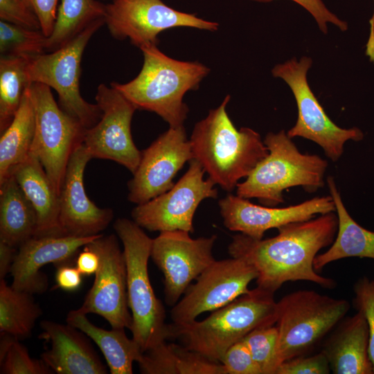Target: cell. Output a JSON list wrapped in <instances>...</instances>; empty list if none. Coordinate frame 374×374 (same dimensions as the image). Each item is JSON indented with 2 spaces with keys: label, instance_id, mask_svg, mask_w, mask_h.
I'll use <instances>...</instances> for the list:
<instances>
[{
  "label": "cell",
  "instance_id": "21",
  "mask_svg": "<svg viewBox=\"0 0 374 374\" xmlns=\"http://www.w3.org/2000/svg\"><path fill=\"white\" fill-rule=\"evenodd\" d=\"M39 338L48 344L41 359L57 374H106L107 367L87 336L68 324L44 320Z\"/></svg>",
  "mask_w": 374,
  "mask_h": 374
},
{
  "label": "cell",
  "instance_id": "14",
  "mask_svg": "<svg viewBox=\"0 0 374 374\" xmlns=\"http://www.w3.org/2000/svg\"><path fill=\"white\" fill-rule=\"evenodd\" d=\"M95 100L102 115L95 125L86 130L82 143L92 159L115 161L133 174L141 156L131 132L137 108L116 89L103 83L98 85Z\"/></svg>",
  "mask_w": 374,
  "mask_h": 374
},
{
  "label": "cell",
  "instance_id": "8",
  "mask_svg": "<svg viewBox=\"0 0 374 374\" xmlns=\"http://www.w3.org/2000/svg\"><path fill=\"white\" fill-rule=\"evenodd\" d=\"M104 24L105 19L94 21L62 48L33 57L28 64L31 84L53 88L60 107L87 129L99 121L102 112L96 103H88L80 94L81 61L89 41Z\"/></svg>",
  "mask_w": 374,
  "mask_h": 374
},
{
  "label": "cell",
  "instance_id": "25",
  "mask_svg": "<svg viewBox=\"0 0 374 374\" xmlns=\"http://www.w3.org/2000/svg\"><path fill=\"white\" fill-rule=\"evenodd\" d=\"M78 310L70 311L66 323L84 332L101 350L112 374H132L133 363L138 362L143 351L139 345L130 339L123 328L110 330L99 328Z\"/></svg>",
  "mask_w": 374,
  "mask_h": 374
},
{
  "label": "cell",
  "instance_id": "24",
  "mask_svg": "<svg viewBox=\"0 0 374 374\" xmlns=\"http://www.w3.org/2000/svg\"><path fill=\"white\" fill-rule=\"evenodd\" d=\"M330 195L332 197L338 217L337 236L330 247L317 254L314 268L319 272L328 264L350 257L374 259V232L358 224L347 211L332 177L327 178Z\"/></svg>",
  "mask_w": 374,
  "mask_h": 374
},
{
  "label": "cell",
  "instance_id": "1",
  "mask_svg": "<svg viewBox=\"0 0 374 374\" xmlns=\"http://www.w3.org/2000/svg\"><path fill=\"white\" fill-rule=\"evenodd\" d=\"M338 217L335 212L278 228L277 235L254 239L242 233L233 236L228 251L256 270L257 287L275 293L285 283L307 280L331 289L335 282L314 269L319 251L332 244L337 235Z\"/></svg>",
  "mask_w": 374,
  "mask_h": 374
},
{
  "label": "cell",
  "instance_id": "33",
  "mask_svg": "<svg viewBox=\"0 0 374 374\" xmlns=\"http://www.w3.org/2000/svg\"><path fill=\"white\" fill-rule=\"evenodd\" d=\"M1 374H52V370L40 359L32 358L19 339L0 332Z\"/></svg>",
  "mask_w": 374,
  "mask_h": 374
},
{
  "label": "cell",
  "instance_id": "19",
  "mask_svg": "<svg viewBox=\"0 0 374 374\" xmlns=\"http://www.w3.org/2000/svg\"><path fill=\"white\" fill-rule=\"evenodd\" d=\"M92 158L83 143L73 152L59 193V221L64 235L88 237L102 233L114 218V211L100 208L87 196L84 173Z\"/></svg>",
  "mask_w": 374,
  "mask_h": 374
},
{
  "label": "cell",
  "instance_id": "20",
  "mask_svg": "<svg viewBox=\"0 0 374 374\" xmlns=\"http://www.w3.org/2000/svg\"><path fill=\"white\" fill-rule=\"evenodd\" d=\"M102 234V233H101ZM100 234L88 237L51 235L33 237L19 247L10 274L12 287L32 294H43L48 286L43 266L70 264L80 249Z\"/></svg>",
  "mask_w": 374,
  "mask_h": 374
},
{
  "label": "cell",
  "instance_id": "45",
  "mask_svg": "<svg viewBox=\"0 0 374 374\" xmlns=\"http://www.w3.org/2000/svg\"><path fill=\"white\" fill-rule=\"evenodd\" d=\"M104 1H106V0H104Z\"/></svg>",
  "mask_w": 374,
  "mask_h": 374
},
{
  "label": "cell",
  "instance_id": "29",
  "mask_svg": "<svg viewBox=\"0 0 374 374\" xmlns=\"http://www.w3.org/2000/svg\"><path fill=\"white\" fill-rule=\"evenodd\" d=\"M106 4L97 0H62L46 52L55 51L73 39L94 21L105 19Z\"/></svg>",
  "mask_w": 374,
  "mask_h": 374
},
{
  "label": "cell",
  "instance_id": "40",
  "mask_svg": "<svg viewBox=\"0 0 374 374\" xmlns=\"http://www.w3.org/2000/svg\"><path fill=\"white\" fill-rule=\"evenodd\" d=\"M37 15L41 30L48 37L53 33L59 0H23Z\"/></svg>",
  "mask_w": 374,
  "mask_h": 374
},
{
  "label": "cell",
  "instance_id": "41",
  "mask_svg": "<svg viewBox=\"0 0 374 374\" xmlns=\"http://www.w3.org/2000/svg\"><path fill=\"white\" fill-rule=\"evenodd\" d=\"M66 264L59 266L55 274V282L57 288L68 292L78 290L82 282V274L76 267Z\"/></svg>",
  "mask_w": 374,
  "mask_h": 374
},
{
  "label": "cell",
  "instance_id": "27",
  "mask_svg": "<svg viewBox=\"0 0 374 374\" xmlns=\"http://www.w3.org/2000/svg\"><path fill=\"white\" fill-rule=\"evenodd\" d=\"M37 228L35 211L12 175L0 184V242L19 248Z\"/></svg>",
  "mask_w": 374,
  "mask_h": 374
},
{
  "label": "cell",
  "instance_id": "2",
  "mask_svg": "<svg viewBox=\"0 0 374 374\" xmlns=\"http://www.w3.org/2000/svg\"><path fill=\"white\" fill-rule=\"evenodd\" d=\"M226 96L197 123L189 139L193 159L215 185L231 192L268 154L260 135L249 127L236 129L226 112Z\"/></svg>",
  "mask_w": 374,
  "mask_h": 374
},
{
  "label": "cell",
  "instance_id": "12",
  "mask_svg": "<svg viewBox=\"0 0 374 374\" xmlns=\"http://www.w3.org/2000/svg\"><path fill=\"white\" fill-rule=\"evenodd\" d=\"M204 173L201 164L191 159L188 170L169 190L133 208L132 220L150 231L193 233V217L199 204L217 197L215 183L204 179Z\"/></svg>",
  "mask_w": 374,
  "mask_h": 374
},
{
  "label": "cell",
  "instance_id": "35",
  "mask_svg": "<svg viewBox=\"0 0 374 374\" xmlns=\"http://www.w3.org/2000/svg\"><path fill=\"white\" fill-rule=\"evenodd\" d=\"M353 290V305L363 314L368 326V353L374 374V280L362 277L354 284Z\"/></svg>",
  "mask_w": 374,
  "mask_h": 374
},
{
  "label": "cell",
  "instance_id": "23",
  "mask_svg": "<svg viewBox=\"0 0 374 374\" xmlns=\"http://www.w3.org/2000/svg\"><path fill=\"white\" fill-rule=\"evenodd\" d=\"M12 175L35 211V236L64 235L59 221V194L38 159L30 152Z\"/></svg>",
  "mask_w": 374,
  "mask_h": 374
},
{
  "label": "cell",
  "instance_id": "42",
  "mask_svg": "<svg viewBox=\"0 0 374 374\" xmlns=\"http://www.w3.org/2000/svg\"><path fill=\"white\" fill-rule=\"evenodd\" d=\"M100 259L98 253L87 244L78 253L75 265L79 271L84 276L95 274L98 269Z\"/></svg>",
  "mask_w": 374,
  "mask_h": 374
},
{
  "label": "cell",
  "instance_id": "28",
  "mask_svg": "<svg viewBox=\"0 0 374 374\" xmlns=\"http://www.w3.org/2000/svg\"><path fill=\"white\" fill-rule=\"evenodd\" d=\"M28 87L13 120L1 134L0 184L12 176L15 168L30 154L35 121Z\"/></svg>",
  "mask_w": 374,
  "mask_h": 374
},
{
  "label": "cell",
  "instance_id": "7",
  "mask_svg": "<svg viewBox=\"0 0 374 374\" xmlns=\"http://www.w3.org/2000/svg\"><path fill=\"white\" fill-rule=\"evenodd\" d=\"M350 309L345 299L313 290H298L277 301L278 366L309 353L343 319ZM276 373V372H275Z\"/></svg>",
  "mask_w": 374,
  "mask_h": 374
},
{
  "label": "cell",
  "instance_id": "17",
  "mask_svg": "<svg viewBox=\"0 0 374 374\" xmlns=\"http://www.w3.org/2000/svg\"><path fill=\"white\" fill-rule=\"evenodd\" d=\"M193 159L184 126L170 127L141 151L139 164L127 184L128 200L141 204L167 192L179 170Z\"/></svg>",
  "mask_w": 374,
  "mask_h": 374
},
{
  "label": "cell",
  "instance_id": "36",
  "mask_svg": "<svg viewBox=\"0 0 374 374\" xmlns=\"http://www.w3.org/2000/svg\"><path fill=\"white\" fill-rule=\"evenodd\" d=\"M220 363L225 367L227 374H262L242 339L228 348Z\"/></svg>",
  "mask_w": 374,
  "mask_h": 374
},
{
  "label": "cell",
  "instance_id": "44",
  "mask_svg": "<svg viewBox=\"0 0 374 374\" xmlns=\"http://www.w3.org/2000/svg\"><path fill=\"white\" fill-rule=\"evenodd\" d=\"M370 35L366 45V55L374 63V10L370 19Z\"/></svg>",
  "mask_w": 374,
  "mask_h": 374
},
{
  "label": "cell",
  "instance_id": "22",
  "mask_svg": "<svg viewBox=\"0 0 374 374\" xmlns=\"http://www.w3.org/2000/svg\"><path fill=\"white\" fill-rule=\"evenodd\" d=\"M368 346V323L357 311L339 321L321 351L334 374H373Z\"/></svg>",
  "mask_w": 374,
  "mask_h": 374
},
{
  "label": "cell",
  "instance_id": "26",
  "mask_svg": "<svg viewBox=\"0 0 374 374\" xmlns=\"http://www.w3.org/2000/svg\"><path fill=\"white\" fill-rule=\"evenodd\" d=\"M137 363L143 374H227L220 362L166 341L144 352Z\"/></svg>",
  "mask_w": 374,
  "mask_h": 374
},
{
  "label": "cell",
  "instance_id": "9",
  "mask_svg": "<svg viewBox=\"0 0 374 374\" xmlns=\"http://www.w3.org/2000/svg\"><path fill=\"white\" fill-rule=\"evenodd\" d=\"M28 92L35 121L30 152L38 159L59 194L69 159L83 143L87 128L60 107L49 87L32 83Z\"/></svg>",
  "mask_w": 374,
  "mask_h": 374
},
{
  "label": "cell",
  "instance_id": "43",
  "mask_svg": "<svg viewBox=\"0 0 374 374\" xmlns=\"http://www.w3.org/2000/svg\"><path fill=\"white\" fill-rule=\"evenodd\" d=\"M17 252V248L0 242V279L10 273Z\"/></svg>",
  "mask_w": 374,
  "mask_h": 374
},
{
  "label": "cell",
  "instance_id": "10",
  "mask_svg": "<svg viewBox=\"0 0 374 374\" xmlns=\"http://www.w3.org/2000/svg\"><path fill=\"white\" fill-rule=\"evenodd\" d=\"M312 63L308 57H302L299 61L294 57L276 64L271 70L274 77L283 79L289 85L297 105L296 123L287 134L291 139L302 137L317 143L330 159L337 161L344 153L346 142L359 141L364 134L355 127L341 128L328 116L307 80Z\"/></svg>",
  "mask_w": 374,
  "mask_h": 374
},
{
  "label": "cell",
  "instance_id": "39",
  "mask_svg": "<svg viewBox=\"0 0 374 374\" xmlns=\"http://www.w3.org/2000/svg\"><path fill=\"white\" fill-rule=\"evenodd\" d=\"M260 3H268L274 0H251ZM305 8L317 21L319 29L323 33L328 32V24L332 23L341 30L348 29V24L340 19L330 11L321 0H292Z\"/></svg>",
  "mask_w": 374,
  "mask_h": 374
},
{
  "label": "cell",
  "instance_id": "6",
  "mask_svg": "<svg viewBox=\"0 0 374 374\" xmlns=\"http://www.w3.org/2000/svg\"><path fill=\"white\" fill-rule=\"evenodd\" d=\"M113 226L123 247L128 305L132 317L130 331L144 353L170 338L165 308L156 296L149 277L153 239L127 218L117 219Z\"/></svg>",
  "mask_w": 374,
  "mask_h": 374
},
{
  "label": "cell",
  "instance_id": "3",
  "mask_svg": "<svg viewBox=\"0 0 374 374\" xmlns=\"http://www.w3.org/2000/svg\"><path fill=\"white\" fill-rule=\"evenodd\" d=\"M143 64L137 76L128 82H113L111 86L132 103L137 109L154 112L170 127L183 125L188 108L183 98L196 89L210 69L197 62L175 60L157 45L140 48Z\"/></svg>",
  "mask_w": 374,
  "mask_h": 374
},
{
  "label": "cell",
  "instance_id": "5",
  "mask_svg": "<svg viewBox=\"0 0 374 374\" xmlns=\"http://www.w3.org/2000/svg\"><path fill=\"white\" fill-rule=\"evenodd\" d=\"M263 141L268 154L237 184V195L274 207L284 202L283 191L289 188L301 186L312 193L324 186L326 160L301 153L284 130L269 132Z\"/></svg>",
  "mask_w": 374,
  "mask_h": 374
},
{
  "label": "cell",
  "instance_id": "34",
  "mask_svg": "<svg viewBox=\"0 0 374 374\" xmlns=\"http://www.w3.org/2000/svg\"><path fill=\"white\" fill-rule=\"evenodd\" d=\"M278 330L276 325L256 328L242 340L262 374H275L278 367Z\"/></svg>",
  "mask_w": 374,
  "mask_h": 374
},
{
  "label": "cell",
  "instance_id": "16",
  "mask_svg": "<svg viewBox=\"0 0 374 374\" xmlns=\"http://www.w3.org/2000/svg\"><path fill=\"white\" fill-rule=\"evenodd\" d=\"M87 245L98 253L100 264L93 284L77 310L84 314L100 315L112 328L130 330L132 317L127 299L126 265L117 236L102 233Z\"/></svg>",
  "mask_w": 374,
  "mask_h": 374
},
{
  "label": "cell",
  "instance_id": "32",
  "mask_svg": "<svg viewBox=\"0 0 374 374\" xmlns=\"http://www.w3.org/2000/svg\"><path fill=\"white\" fill-rule=\"evenodd\" d=\"M47 38L41 30L0 21L1 56L30 59L46 53Z\"/></svg>",
  "mask_w": 374,
  "mask_h": 374
},
{
  "label": "cell",
  "instance_id": "13",
  "mask_svg": "<svg viewBox=\"0 0 374 374\" xmlns=\"http://www.w3.org/2000/svg\"><path fill=\"white\" fill-rule=\"evenodd\" d=\"M256 269L240 258L215 260L186 290L172 306L170 318L175 324L196 320L201 314L213 312L250 291Z\"/></svg>",
  "mask_w": 374,
  "mask_h": 374
},
{
  "label": "cell",
  "instance_id": "38",
  "mask_svg": "<svg viewBox=\"0 0 374 374\" xmlns=\"http://www.w3.org/2000/svg\"><path fill=\"white\" fill-rule=\"evenodd\" d=\"M0 19L24 28L41 30L37 15L23 0H0Z\"/></svg>",
  "mask_w": 374,
  "mask_h": 374
},
{
  "label": "cell",
  "instance_id": "18",
  "mask_svg": "<svg viewBox=\"0 0 374 374\" xmlns=\"http://www.w3.org/2000/svg\"><path fill=\"white\" fill-rule=\"evenodd\" d=\"M220 214L224 226L254 239H262L270 229L309 220L317 214L335 212L331 195L316 197L301 204L277 208L256 205L248 199L232 194L219 201Z\"/></svg>",
  "mask_w": 374,
  "mask_h": 374
},
{
  "label": "cell",
  "instance_id": "11",
  "mask_svg": "<svg viewBox=\"0 0 374 374\" xmlns=\"http://www.w3.org/2000/svg\"><path fill=\"white\" fill-rule=\"evenodd\" d=\"M105 24L117 39H129L141 48L157 45L161 32L175 27L215 31L219 24L177 10L161 0H112L106 4Z\"/></svg>",
  "mask_w": 374,
  "mask_h": 374
},
{
  "label": "cell",
  "instance_id": "37",
  "mask_svg": "<svg viewBox=\"0 0 374 374\" xmlns=\"http://www.w3.org/2000/svg\"><path fill=\"white\" fill-rule=\"evenodd\" d=\"M330 371L328 360L321 350L312 355L298 356L283 362L275 374H328Z\"/></svg>",
  "mask_w": 374,
  "mask_h": 374
},
{
  "label": "cell",
  "instance_id": "4",
  "mask_svg": "<svg viewBox=\"0 0 374 374\" xmlns=\"http://www.w3.org/2000/svg\"><path fill=\"white\" fill-rule=\"evenodd\" d=\"M274 294L256 287L202 321L169 324L170 338L190 350L220 362L233 344L252 330L274 326L277 318Z\"/></svg>",
  "mask_w": 374,
  "mask_h": 374
},
{
  "label": "cell",
  "instance_id": "30",
  "mask_svg": "<svg viewBox=\"0 0 374 374\" xmlns=\"http://www.w3.org/2000/svg\"><path fill=\"white\" fill-rule=\"evenodd\" d=\"M42 310L33 294L9 285L0 279V332L10 334L17 339L30 336Z\"/></svg>",
  "mask_w": 374,
  "mask_h": 374
},
{
  "label": "cell",
  "instance_id": "31",
  "mask_svg": "<svg viewBox=\"0 0 374 374\" xmlns=\"http://www.w3.org/2000/svg\"><path fill=\"white\" fill-rule=\"evenodd\" d=\"M29 58L1 56L0 133L13 120L27 88L31 84L28 73Z\"/></svg>",
  "mask_w": 374,
  "mask_h": 374
},
{
  "label": "cell",
  "instance_id": "15",
  "mask_svg": "<svg viewBox=\"0 0 374 374\" xmlns=\"http://www.w3.org/2000/svg\"><path fill=\"white\" fill-rule=\"evenodd\" d=\"M181 230L160 232L152 240L150 258L163 275L168 305H175L188 287L215 260L217 235L192 238Z\"/></svg>",
  "mask_w": 374,
  "mask_h": 374
}]
</instances>
